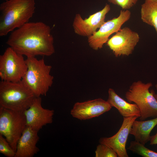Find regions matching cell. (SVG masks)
I'll return each mask as SVG.
<instances>
[{
  "instance_id": "19",
  "label": "cell",
  "mask_w": 157,
  "mask_h": 157,
  "mask_svg": "<svg viewBox=\"0 0 157 157\" xmlns=\"http://www.w3.org/2000/svg\"><path fill=\"white\" fill-rule=\"evenodd\" d=\"M95 157H117L115 151L109 146L99 143L95 151Z\"/></svg>"
},
{
  "instance_id": "20",
  "label": "cell",
  "mask_w": 157,
  "mask_h": 157,
  "mask_svg": "<svg viewBox=\"0 0 157 157\" xmlns=\"http://www.w3.org/2000/svg\"><path fill=\"white\" fill-rule=\"evenodd\" d=\"M0 153L7 157H15L16 153L5 137L1 134Z\"/></svg>"
},
{
  "instance_id": "6",
  "label": "cell",
  "mask_w": 157,
  "mask_h": 157,
  "mask_svg": "<svg viewBox=\"0 0 157 157\" xmlns=\"http://www.w3.org/2000/svg\"><path fill=\"white\" fill-rule=\"evenodd\" d=\"M24 112L0 106V134L15 152L17 142L26 126Z\"/></svg>"
},
{
  "instance_id": "16",
  "label": "cell",
  "mask_w": 157,
  "mask_h": 157,
  "mask_svg": "<svg viewBox=\"0 0 157 157\" xmlns=\"http://www.w3.org/2000/svg\"><path fill=\"white\" fill-rule=\"evenodd\" d=\"M157 125V117L147 120L137 121L133 122L130 133L133 135L135 140L145 145L150 141V133Z\"/></svg>"
},
{
  "instance_id": "3",
  "label": "cell",
  "mask_w": 157,
  "mask_h": 157,
  "mask_svg": "<svg viewBox=\"0 0 157 157\" xmlns=\"http://www.w3.org/2000/svg\"><path fill=\"white\" fill-rule=\"evenodd\" d=\"M26 60L27 69L21 81L37 97L46 96L53 82L52 66L45 64L44 58L28 57Z\"/></svg>"
},
{
  "instance_id": "18",
  "label": "cell",
  "mask_w": 157,
  "mask_h": 157,
  "mask_svg": "<svg viewBox=\"0 0 157 157\" xmlns=\"http://www.w3.org/2000/svg\"><path fill=\"white\" fill-rule=\"evenodd\" d=\"M144 145L135 140L132 141L127 149L142 157H157V152L147 148Z\"/></svg>"
},
{
  "instance_id": "21",
  "label": "cell",
  "mask_w": 157,
  "mask_h": 157,
  "mask_svg": "<svg viewBox=\"0 0 157 157\" xmlns=\"http://www.w3.org/2000/svg\"><path fill=\"white\" fill-rule=\"evenodd\" d=\"M108 1L114 5L120 7L122 9H130L137 3L138 0H108Z\"/></svg>"
},
{
  "instance_id": "13",
  "label": "cell",
  "mask_w": 157,
  "mask_h": 157,
  "mask_svg": "<svg viewBox=\"0 0 157 157\" xmlns=\"http://www.w3.org/2000/svg\"><path fill=\"white\" fill-rule=\"evenodd\" d=\"M138 117L136 116L123 117L121 127L114 135L109 137H101L99 143L105 144L112 148L118 157H128L126 148L129 134L133 122Z\"/></svg>"
},
{
  "instance_id": "23",
  "label": "cell",
  "mask_w": 157,
  "mask_h": 157,
  "mask_svg": "<svg viewBox=\"0 0 157 157\" xmlns=\"http://www.w3.org/2000/svg\"><path fill=\"white\" fill-rule=\"evenodd\" d=\"M155 87H156V90L157 91V84H156L155 85ZM154 97H155V98H156V99L157 100V93L156 94H155L154 91Z\"/></svg>"
},
{
  "instance_id": "9",
  "label": "cell",
  "mask_w": 157,
  "mask_h": 157,
  "mask_svg": "<svg viewBox=\"0 0 157 157\" xmlns=\"http://www.w3.org/2000/svg\"><path fill=\"white\" fill-rule=\"evenodd\" d=\"M138 33L128 27L120 29L107 41V45L116 57L132 53L139 42Z\"/></svg>"
},
{
  "instance_id": "14",
  "label": "cell",
  "mask_w": 157,
  "mask_h": 157,
  "mask_svg": "<svg viewBox=\"0 0 157 157\" xmlns=\"http://www.w3.org/2000/svg\"><path fill=\"white\" fill-rule=\"evenodd\" d=\"M38 132L26 126L17 142L15 157H33L38 153Z\"/></svg>"
},
{
  "instance_id": "5",
  "label": "cell",
  "mask_w": 157,
  "mask_h": 157,
  "mask_svg": "<svg viewBox=\"0 0 157 157\" xmlns=\"http://www.w3.org/2000/svg\"><path fill=\"white\" fill-rule=\"evenodd\" d=\"M152 86L151 82L144 83L140 81L133 82L125 94L128 102H134L139 107L141 113L140 120L149 117H157V100L154 90H149Z\"/></svg>"
},
{
  "instance_id": "8",
  "label": "cell",
  "mask_w": 157,
  "mask_h": 157,
  "mask_svg": "<svg viewBox=\"0 0 157 157\" xmlns=\"http://www.w3.org/2000/svg\"><path fill=\"white\" fill-rule=\"evenodd\" d=\"M131 16V13L129 10H120L118 17L105 22L98 31L88 37L89 46L94 50L102 48L109 36L121 29L122 26L130 19Z\"/></svg>"
},
{
  "instance_id": "15",
  "label": "cell",
  "mask_w": 157,
  "mask_h": 157,
  "mask_svg": "<svg viewBox=\"0 0 157 157\" xmlns=\"http://www.w3.org/2000/svg\"><path fill=\"white\" fill-rule=\"evenodd\" d=\"M107 101L112 107L116 108L123 117L136 116L138 118L141 116L140 110L135 104H132L126 101L112 88H110L108 90Z\"/></svg>"
},
{
  "instance_id": "11",
  "label": "cell",
  "mask_w": 157,
  "mask_h": 157,
  "mask_svg": "<svg viewBox=\"0 0 157 157\" xmlns=\"http://www.w3.org/2000/svg\"><path fill=\"white\" fill-rule=\"evenodd\" d=\"M112 108L107 101L99 98L75 103L70 114L75 118L86 120L99 117L109 111Z\"/></svg>"
},
{
  "instance_id": "24",
  "label": "cell",
  "mask_w": 157,
  "mask_h": 157,
  "mask_svg": "<svg viewBox=\"0 0 157 157\" xmlns=\"http://www.w3.org/2000/svg\"><path fill=\"white\" fill-rule=\"evenodd\" d=\"M6 0V1H7V0Z\"/></svg>"
},
{
  "instance_id": "10",
  "label": "cell",
  "mask_w": 157,
  "mask_h": 157,
  "mask_svg": "<svg viewBox=\"0 0 157 157\" xmlns=\"http://www.w3.org/2000/svg\"><path fill=\"white\" fill-rule=\"evenodd\" d=\"M110 10V5L106 4L101 10L84 19L79 14H76L72 24L75 33L83 37H88L92 35L105 22L106 15Z\"/></svg>"
},
{
  "instance_id": "2",
  "label": "cell",
  "mask_w": 157,
  "mask_h": 157,
  "mask_svg": "<svg viewBox=\"0 0 157 157\" xmlns=\"http://www.w3.org/2000/svg\"><path fill=\"white\" fill-rule=\"evenodd\" d=\"M35 0H8L0 5V36L7 35L29 21L35 12Z\"/></svg>"
},
{
  "instance_id": "7",
  "label": "cell",
  "mask_w": 157,
  "mask_h": 157,
  "mask_svg": "<svg viewBox=\"0 0 157 157\" xmlns=\"http://www.w3.org/2000/svg\"><path fill=\"white\" fill-rule=\"evenodd\" d=\"M27 69L23 55L9 47L0 56V77L1 81L10 82L21 81Z\"/></svg>"
},
{
  "instance_id": "1",
  "label": "cell",
  "mask_w": 157,
  "mask_h": 157,
  "mask_svg": "<svg viewBox=\"0 0 157 157\" xmlns=\"http://www.w3.org/2000/svg\"><path fill=\"white\" fill-rule=\"evenodd\" d=\"M50 27L41 22H28L12 32L6 42L27 57L49 56L55 52Z\"/></svg>"
},
{
  "instance_id": "4",
  "label": "cell",
  "mask_w": 157,
  "mask_h": 157,
  "mask_svg": "<svg viewBox=\"0 0 157 157\" xmlns=\"http://www.w3.org/2000/svg\"><path fill=\"white\" fill-rule=\"evenodd\" d=\"M37 97L21 81L0 82V106L14 111L24 112Z\"/></svg>"
},
{
  "instance_id": "17",
  "label": "cell",
  "mask_w": 157,
  "mask_h": 157,
  "mask_svg": "<svg viewBox=\"0 0 157 157\" xmlns=\"http://www.w3.org/2000/svg\"><path fill=\"white\" fill-rule=\"evenodd\" d=\"M140 14L142 21L154 27L157 33V0H145Z\"/></svg>"
},
{
  "instance_id": "12",
  "label": "cell",
  "mask_w": 157,
  "mask_h": 157,
  "mask_svg": "<svg viewBox=\"0 0 157 157\" xmlns=\"http://www.w3.org/2000/svg\"><path fill=\"white\" fill-rule=\"evenodd\" d=\"M54 111L43 108L40 97H36L30 107L24 112L26 126L38 132L43 127L53 122Z\"/></svg>"
},
{
  "instance_id": "22",
  "label": "cell",
  "mask_w": 157,
  "mask_h": 157,
  "mask_svg": "<svg viewBox=\"0 0 157 157\" xmlns=\"http://www.w3.org/2000/svg\"><path fill=\"white\" fill-rule=\"evenodd\" d=\"M150 142V145L157 144V132L155 135L151 136Z\"/></svg>"
}]
</instances>
